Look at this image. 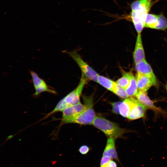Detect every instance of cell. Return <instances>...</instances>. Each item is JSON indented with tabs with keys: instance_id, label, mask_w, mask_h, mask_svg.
Masks as SVG:
<instances>
[{
	"instance_id": "obj_1",
	"label": "cell",
	"mask_w": 167,
	"mask_h": 167,
	"mask_svg": "<svg viewBox=\"0 0 167 167\" xmlns=\"http://www.w3.org/2000/svg\"><path fill=\"white\" fill-rule=\"evenodd\" d=\"M88 79L84 74L82 73L79 82L77 87L62 99L54 109L47 114L42 119H46L57 112L62 111L67 108L79 103L80 97Z\"/></svg>"
},
{
	"instance_id": "obj_16",
	"label": "cell",
	"mask_w": 167,
	"mask_h": 167,
	"mask_svg": "<svg viewBox=\"0 0 167 167\" xmlns=\"http://www.w3.org/2000/svg\"><path fill=\"white\" fill-rule=\"evenodd\" d=\"M132 74L130 72H123L122 77L117 80L116 82L125 89L129 85Z\"/></svg>"
},
{
	"instance_id": "obj_13",
	"label": "cell",
	"mask_w": 167,
	"mask_h": 167,
	"mask_svg": "<svg viewBox=\"0 0 167 167\" xmlns=\"http://www.w3.org/2000/svg\"><path fill=\"white\" fill-rule=\"evenodd\" d=\"M135 99L130 97L121 102L119 106V113L122 117L128 118Z\"/></svg>"
},
{
	"instance_id": "obj_11",
	"label": "cell",
	"mask_w": 167,
	"mask_h": 167,
	"mask_svg": "<svg viewBox=\"0 0 167 167\" xmlns=\"http://www.w3.org/2000/svg\"><path fill=\"white\" fill-rule=\"evenodd\" d=\"M114 139L112 138H108L103 153V156H107L112 159H114L122 165L116 149Z\"/></svg>"
},
{
	"instance_id": "obj_24",
	"label": "cell",
	"mask_w": 167,
	"mask_h": 167,
	"mask_svg": "<svg viewBox=\"0 0 167 167\" xmlns=\"http://www.w3.org/2000/svg\"><path fill=\"white\" fill-rule=\"evenodd\" d=\"M166 90L167 91V84L166 85Z\"/></svg>"
},
{
	"instance_id": "obj_2",
	"label": "cell",
	"mask_w": 167,
	"mask_h": 167,
	"mask_svg": "<svg viewBox=\"0 0 167 167\" xmlns=\"http://www.w3.org/2000/svg\"><path fill=\"white\" fill-rule=\"evenodd\" d=\"M92 124L109 138L114 139L122 138L128 132L127 130L121 128L118 124L100 116H96Z\"/></svg>"
},
{
	"instance_id": "obj_8",
	"label": "cell",
	"mask_w": 167,
	"mask_h": 167,
	"mask_svg": "<svg viewBox=\"0 0 167 167\" xmlns=\"http://www.w3.org/2000/svg\"><path fill=\"white\" fill-rule=\"evenodd\" d=\"M147 108L135 99L128 118L134 120L144 117Z\"/></svg>"
},
{
	"instance_id": "obj_17",
	"label": "cell",
	"mask_w": 167,
	"mask_h": 167,
	"mask_svg": "<svg viewBox=\"0 0 167 167\" xmlns=\"http://www.w3.org/2000/svg\"><path fill=\"white\" fill-rule=\"evenodd\" d=\"M115 82L104 76L99 75L98 82L101 85L106 89L112 92V88Z\"/></svg>"
},
{
	"instance_id": "obj_3",
	"label": "cell",
	"mask_w": 167,
	"mask_h": 167,
	"mask_svg": "<svg viewBox=\"0 0 167 167\" xmlns=\"http://www.w3.org/2000/svg\"><path fill=\"white\" fill-rule=\"evenodd\" d=\"M85 109L75 117L66 120L61 121L60 125L67 123H76L82 125L92 124L96 117L93 108V97L83 96Z\"/></svg>"
},
{
	"instance_id": "obj_6",
	"label": "cell",
	"mask_w": 167,
	"mask_h": 167,
	"mask_svg": "<svg viewBox=\"0 0 167 167\" xmlns=\"http://www.w3.org/2000/svg\"><path fill=\"white\" fill-rule=\"evenodd\" d=\"M135 78L138 91L147 93L152 86H155L157 84V81L138 72L137 73Z\"/></svg>"
},
{
	"instance_id": "obj_20",
	"label": "cell",
	"mask_w": 167,
	"mask_h": 167,
	"mask_svg": "<svg viewBox=\"0 0 167 167\" xmlns=\"http://www.w3.org/2000/svg\"><path fill=\"white\" fill-rule=\"evenodd\" d=\"M90 150V148L87 145H84L80 146L78 149L79 152L82 155L87 154Z\"/></svg>"
},
{
	"instance_id": "obj_14",
	"label": "cell",
	"mask_w": 167,
	"mask_h": 167,
	"mask_svg": "<svg viewBox=\"0 0 167 167\" xmlns=\"http://www.w3.org/2000/svg\"><path fill=\"white\" fill-rule=\"evenodd\" d=\"M126 92L129 97H133L135 96L138 92L136 79L132 73L129 86L125 89Z\"/></svg>"
},
{
	"instance_id": "obj_12",
	"label": "cell",
	"mask_w": 167,
	"mask_h": 167,
	"mask_svg": "<svg viewBox=\"0 0 167 167\" xmlns=\"http://www.w3.org/2000/svg\"><path fill=\"white\" fill-rule=\"evenodd\" d=\"M137 100L147 108L157 112H161V109L155 106L153 101L149 98L147 93L138 91L135 96Z\"/></svg>"
},
{
	"instance_id": "obj_23",
	"label": "cell",
	"mask_w": 167,
	"mask_h": 167,
	"mask_svg": "<svg viewBox=\"0 0 167 167\" xmlns=\"http://www.w3.org/2000/svg\"><path fill=\"white\" fill-rule=\"evenodd\" d=\"M106 167H117V165L115 161L111 160L107 164Z\"/></svg>"
},
{
	"instance_id": "obj_15",
	"label": "cell",
	"mask_w": 167,
	"mask_h": 167,
	"mask_svg": "<svg viewBox=\"0 0 167 167\" xmlns=\"http://www.w3.org/2000/svg\"><path fill=\"white\" fill-rule=\"evenodd\" d=\"M158 24V15L148 13L147 15L144 27L155 29Z\"/></svg>"
},
{
	"instance_id": "obj_4",
	"label": "cell",
	"mask_w": 167,
	"mask_h": 167,
	"mask_svg": "<svg viewBox=\"0 0 167 167\" xmlns=\"http://www.w3.org/2000/svg\"><path fill=\"white\" fill-rule=\"evenodd\" d=\"M63 52L68 54L75 61L80 68L82 73L88 79L97 83L99 74L84 61L76 50L71 51L65 50Z\"/></svg>"
},
{
	"instance_id": "obj_18",
	"label": "cell",
	"mask_w": 167,
	"mask_h": 167,
	"mask_svg": "<svg viewBox=\"0 0 167 167\" xmlns=\"http://www.w3.org/2000/svg\"><path fill=\"white\" fill-rule=\"evenodd\" d=\"M112 92L122 98L126 99L128 97L125 90L118 84L116 82H115L113 84Z\"/></svg>"
},
{
	"instance_id": "obj_5",
	"label": "cell",
	"mask_w": 167,
	"mask_h": 167,
	"mask_svg": "<svg viewBox=\"0 0 167 167\" xmlns=\"http://www.w3.org/2000/svg\"><path fill=\"white\" fill-rule=\"evenodd\" d=\"M30 73L35 90V92L33 94L34 96H37L44 92H47L54 94H57L56 91L50 88L45 82L40 78L36 73L32 71H31Z\"/></svg>"
},
{
	"instance_id": "obj_10",
	"label": "cell",
	"mask_w": 167,
	"mask_h": 167,
	"mask_svg": "<svg viewBox=\"0 0 167 167\" xmlns=\"http://www.w3.org/2000/svg\"><path fill=\"white\" fill-rule=\"evenodd\" d=\"M135 68L137 72L147 76L154 80L157 81L151 66L145 59L135 64Z\"/></svg>"
},
{
	"instance_id": "obj_21",
	"label": "cell",
	"mask_w": 167,
	"mask_h": 167,
	"mask_svg": "<svg viewBox=\"0 0 167 167\" xmlns=\"http://www.w3.org/2000/svg\"><path fill=\"white\" fill-rule=\"evenodd\" d=\"M111 158L107 156H103L101 160L100 167H106V165Z\"/></svg>"
},
{
	"instance_id": "obj_19",
	"label": "cell",
	"mask_w": 167,
	"mask_h": 167,
	"mask_svg": "<svg viewBox=\"0 0 167 167\" xmlns=\"http://www.w3.org/2000/svg\"><path fill=\"white\" fill-rule=\"evenodd\" d=\"M158 24L155 29L165 30L167 29V19L162 13L158 15Z\"/></svg>"
},
{
	"instance_id": "obj_9",
	"label": "cell",
	"mask_w": 167,
	"mask_h": 167,
	"mask_svg": "<svg viewBox=\"0 0 167 167\" xmlns=\"http://www.w3.org/2000/svg\"><path fill=\"white\" fill-rule=\"evenodd\" d=\"M133 56L135 64L145 59L141 34H137Z\"/></svg>"
},
{
	"instance_id": "obj_7",
	"label": "cell",
	"mask_w": 167,
	"mask_h": 167,
	"mask_svg": "<svg viewBox=\"0 0 167 167\" xmlns=\"http://www.w3.org/2000/svg\"><path fill=\"white\" fill-rule=\"evenodd\" d=\"M85 108V106L80 102L67 108L62 111L61 121L66 120L75 117L83 111Z\"/></svg>"
},
{
	"instance_id": "obj_22",
	"label": "cell",
	"mask_w": 167,
	"mask_h": 167,
	"mask_svg": "<svg viewBox=\"0 0 167 167\" xmlns=\"http://www.w3.org/2000/svg\"><path fill=\"white\" fill-rule=\"evenodd\" d=\"M121 102L118 101L112 102L111 104L112 106V111L115 114H118L119 113V106Z\"/></svg>"
}]
</instances>
